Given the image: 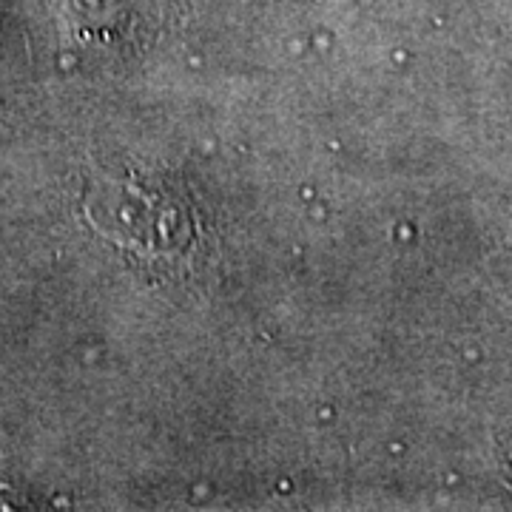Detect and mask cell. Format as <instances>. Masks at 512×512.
Returning <instances> with one entry per match:
<instances>
[{
  "mask_svg": "<svg viewBox=\"0 0 512 512\" xmlns=\"http://www.w3.org/2000/svg\"><path fill=\"white\" fill-rule=\"evenodd\" d=\"M86 214L117 245L143 254H180L191 245L194 225L185 202L168 188L140 180H100L89 185Z\"/></svg>",
  "mask_w": 512,
  "mask_h": 512,
  "instance_id": "6da1fadb",
  "label": "cell"
}]
</instances>
